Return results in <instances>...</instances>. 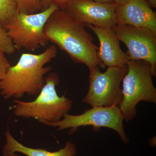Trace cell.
<instances>
[{
	"mask_svg": "<svg viewBox=\"0 0 156 156\" xmlns=\"http://www.w3.org/2000/svg\"><path fill=\"white\" fill-rule=\"evenodd\" d=\"M78 21L66 11L58 8L48 18L44 34L48 41L68 54L75 63L85 65L89 70L105 68L98 56V47L94 39Z\"/></svg>",
	"mask_w": 156,
	"mask_h": 156,
	"instance_id": "6da1fadb",
	"label": "cell"
},
{
	"mask_svg": "<svg viewBox=\"0 0 156 156\" xmlns=\"http://www.w3.org/2000/svg\"><path fill=\"white\" fill-rule=\"evenodd\" d=\"M56 45H52L38 54L23 53L15 65L11 66L0 81V94L6 99L21 98L25 94L38 95L45 84V76L51 70L45 66L57 56Z\"/></svg>",
	"mask_w": 156,
	"mask_h": 156,
	"instance_id": "7a4b0ae2",
	"label": "cell"
},
{
	"mask_svg": "<svg viewBox=\"0 0 156 156\" xmlns=\"http://www.w3.org/2000/svg\"><path fill=\"white\" fill-rule=\"evenodd\" d=\"M45 84L37 97L31 101L14 100V115L24 119H34L42 123H54L60 121L72 108L73 101L59 96L56 87L59 83L57 73H48L45 78Z\"/></svg>",
	"mask_w": 156,
	"mask_h": 156,
	"instance_id": "3957f363",
	"label": "cell"
},
{
	"mask_svg": "<svg viewBox=\"0 0 156 156\" xmlns=\"http://www.w3.org/2000/svg\"><path fill=\"white\" fill-rule=\"evenodd\" d=\"M128 70L122 81L120 111L126 122L136 116V106L140 102L156 103V89L153 78L156 70L148 62L143 60H129Z\"/></svg>",
	"mask_w": 156,
	"mask_h": 156,
	"instance_id": "277c9868",
	"label": "cell"
},
{
	"mask_svg": "<svg viewBox=\"0 0 156 156\" xmlns=\"http://www.w3.org/2000/svg\"><path fill=\"white\" fill-rule=\"evenodd\" d=\"M58 8L53 5L38 13L15 14L3 27L16 49L35 51L46 47L49 41L44 27L51 14Z\"/></svg>",
	"mask_w": 156,
	"mask_h": 156,
	"instance_id": "5b68a950",
	"label": "cell"
},
{
	"mask_svg": "<svg viewBox=\"0 0 156 156\" xmlns=\"http://www.w3.org/2000/svg\"><path fill=\"white\" fill-rule=\"evenodd\" d=\"M124 121L119 107L113 105L94 107L80 115L66 114L58 122L44 124L56 127L59 131L69 129L70 134H73L78 128L83 126H92L95 131H99L103 127L110 128L118 133L124 143L128 144L129 140L124 130Z\"/></svg>",
	"mask_w": 156,
	"mask_h": 156,
	"instance_id": "8992f818",
	"label": "cell"
},
{
	"mask_svg": "<svg viewBox=\"0 0 156 156\" xmlns=\"http://www.w3.org/2000/svg\"><path fill=\"white\" fill-rule=\"evenodd\" d=\"M127 70V65L108 67L104 73L98 67L89 70V90L82 101L92 107L119 106L122 98L121 84Z\"/></svg>",
	"mask_w": 156,
	"mask_h": 156,
	"instance_id": "52a82bcc",
	"label": "cell"
},
{
	"mask_svg": "<svg viewBox=\"0 0 156 156\" xmlns=\"http://www.w3.org/2000/svg\"><path fill=\"white\" fill-rule=\"evenodd\" d=\"M113 28L128 48L126 53L130 60L147 62L156 70V33L127 24H117Z\"/></svg>",
	"mask_w": 156,
	"mask_h": 156,
	"instance_id": "ba28073f",
	"label": "cell"
},
{
	"mask_svg": "<svg viewBox=\"0 0 156 156\" xmlns=\"http://www.w3.org/2000/svg\"><path fill=\"white\" fill-rule=\"evenodd\" d=\"M114 3L98 2L89 0H69L65 10L78 21L100 27H112L118 24Z\"/></svg>",
	"mask_w": 156,
	"mask_h": 156,
	"instance_id": "9c48e42d",
	"label": "cell"
},
{
	"mask_svg": "<svg viewBox=\"0 0 156 156\" xmlns=\"http://www.w3.org/2000/svg\"><path fill=\"white\" fill-rule=\"evenodd\" d=\"M85 26L92 30L98 39L100 46L98 56L105 67L127 66L130 59L127 53L121 49L120 41L113 27H100L91 24Z\"/></svg>",
	"mask_w": 156,
	"mask_h": 156,
	"instance_id": "30bf717a",
	"label": "cell"
},
{
	"mask_svg": "<svg viewBox=\"0 0 156 156\" xmlns=\"http://www.w3.org/2000/svg\"><path fill=\"white\" fill-rule=\"evenodd\" d=\"M118 24L148 29L156 33V13L147 0H130L117 6Z\"/></svg>",
	"mask_w": 156,
	"mask_h": 156,
	"instance_id": "8fae6325",
	"label": "cell"
},
{
	"mask_svg": "<svg viewBox=\"0 0 156 156\" xmlns=\"http://www.w3.org/2000/svg\"><path fill=\"white\" fill-rule=\"evenodd\" d=\"M6 144L3 148V156H11L19 153L27 156H75L77 154L75 144L67 141L64 147L56 151L50 152L44 149L34 148L23 145L14 138L9 130L5 133Z\"/></svg>",
	"mask_w": 156,
	"mask_h": 156,
	"instance_id": "7c38bea8",
	"label": "cell"
},
{
	"mask_svg": "<svg viewBox=\"0 0 156 156\" xmlns=\"http://www.w3.org/2000/svg\"><path fill=\"white\" fill-rule=\"evenodd\" d=\"M18 12V6L13 0H0V25L4 27Z\"/></svg>",
	"mask_w": 156,
	"mask_h": 156,
	"instance_id": "4fadbf2b",
	"label": "cell"
},
{
	"mask_svg": "<svg viewBox=\"0 0 156 156\" xmlns=\"http://www.w3.org/2000/svg\"><path fill=\"white\" fill-rule=\"evenodd\" d=\"M18 6L19 12L34 14L41 11V0H13Z\"/></svg>",
	"mask_w": 156,
	"mask_h": 156,
	"instance_id": "5bb4252c",
	"label": "cell"
},
{
	"mask_svg": "<svg viewBox=\"0 0 156 156\" xmlns=\"http://www.w3.org/2000/svg\"><path fill=\"white\" fill-rule=\"evenodd\" d=\"M0 49L4 53L8 55H11L15 53L16 48L12 41L7 34L5 29L0 25Z\"/></svg>",
	"mask_w": 156,
	"mask_h": 156,
	"instance_id": "9a60e30c",
	"label": "cell"
},
{
	"mask_svg": "<svg viewBox=\"0 0 156 156\" xmlns=\"http://www.w3.org/2000/svg\"><path fill=\"white\" fill-rule=\"evenodd\" d=\"M11 66L5 53L0 49V81L5 77Z\"/></svg>",
	"mask_w": 156,
	"mask_h": 156,
	"instance_id": "2e32d148",
	"label": "cell"
},
{
	"mask_svg": "<svg viewBox=\"0 0 156 156\" xmlns=\"http://www.w3.org/2000/svg\"><path fill=\"white\" fill-rule=\"evenodd\" d=\"M69 0H41V11H44L53 5L58 6L62 9Z\"/></svg>",
	"mask_w": 156,
	"mask_h": 156,
	"instance_id": "e0dca14e",
	"label": "cell"
},
{
	"mask_svg": "<svg viewBox=\"0 0 156 156\" xmlns=\"http://www.w3.org/2000/svg\"><path fill=\"white\" fill-rule=\"evenodd\" d=\"M130 0H113V3L117 5H122L126 4Z\"/></svg>",
	"mask_w": 156,
	"mask_h": 156,
	"instance_id": "ac0fdd59",
	"label": "cell"
},
{
	"mask_svg": "<svg viewBox=\"0 0 156 156\" xmlns=\"http://www.w3.org/2000/svg\"><path fill=\"white\" fill-rule=\"evenodd\" d=\"M98 2L110 3H113V0H89Z\"/></svg>",
	"mask_w": 156,
	"mask_h": 156,
	"instance_id": "d6986e66",
	"label": "cell"
},
{
	"mask_svg": "<svg viewBox=\"0 0 156 156\" xmlns=\"http://www.w3.org/2000/svg\"><path fill=\"white\" fill-rule=\"evenodd\" d=\"M152 8H156V0H147Z\"/></svg>",
	"mask_w": 156,
	"mask_h": 156,
	"instance_id": "ffe728a7",
	"label": "cell"
},
{
	"mask_svg": "<svg viewBox=\"0 0 156 156\" xmlns=\"http://www.w3.org/2000/svg\"><path fill=\"white\" fill-rule=\"evenodd\" d=\"M11 156H17V154H13V155H12Z\"/></svg>",
	"mask_w": 156,
	"mask_h": 156,
	"instance_id": "44dd1931",
	"label": "cell"
}]
</instances>
